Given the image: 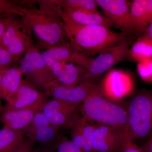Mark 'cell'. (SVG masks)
<instances>
[{
    "label": "cell",
    "mask_w": 152,
    "mask_h": 152,
    "mask_svg": "<svg viewBox=\"0 0 152 152\" xmlns=\"http://www.w3.org/2000/svg\"><path fill=\"white\" fill-rule=\"evenodd\" d=\"M25 27L26 25L22 20L12 19L0 40V48L6 49L13 38Z\"/></svg>",
    "instance_id": "obj_23"
},
{
    "label": "cell",
    "mask_w": 152,
    "mask_h": 152,
    "mask_svg": "<svg viewBox=\"0 0 152 152\" xmlns=\"http://www.w3.org/2000/svg\"><path fill=\"white\" fill-rule=\"evenodd\" d=\"M31 31L26 26L13 38L6 50L12 56L17 59L19 56L24 54L31 47L33 46V42L30 33Z\"/></svg>",
    "instance_id": "obj_21"
},
{
    "label": "cell",
    "mask_w": 152,
    "mask_h": 152,
    "mask_svg": "<svg viewBox=\"0 0 152 152\" xmlns=\"http://www.w3.org/2000/svg\"><path fill=\"white\" fill-rule=\"evenodd\" d=\"M103 14L117 28L129 37L135 34L131 15V2L126 0H96Z\"/></svg>",
    "instance_id": "obj_8"
},
{
    "label": "cell",
    "mask_w": 152,
    "mask_h": 152,
    "mask_svg": "<svg viewBox=\"0 0 152 152\" xmlns=\"http://www.w3.org/2000/svg\"><path fill=\"white\" fill-rule=\"evenodd\" d=\"M75 50L69 42L47 49L41 53L44 63L51 69L55 63L70 62Z\"/></svg>",
    "instance_id": "obj_18"
},
{
    "label": "cell",
    "mask_w": 152,
    "mask_h": 152,
    "mask_svg": "<svg viewBox=\"0 0 152 152\" xmlns=\"http://www.w3.org/2000/svg\"><path fill=\"white\" fill-rule=\"evenodd\" d=\"M126 136L108 126L95 125L93 151L94 152H118L123 140Z\"/></svg>",
    "instance_id": "obj_12"
},
{
    "label": "cell",
    "mask_w": 152,
    "mask_h": 152,
    "mask_svg": "<svg viewBox=\"0 0 152 152\" xmlns=\"http://www.w3.org/2000/svg\"><path fill=\"white\" fill-rule=\"evenodd\" d=\"M80 114L70 120L64 127L70 130L72 141L76 146L82 150L84 126L86 120Z\"/></svg>",
    "instance_id": "obj_22"
},
{
    "label": "cell",
    "mask_w": 152,
    "mask_h": 152,
    "mask_svg": "<svg viewBox=\"0 0 152 152\" xmlns=\"http://www.w3.org/2000/svg\"><path fill=\"white\" fill-rule=\"evenodd\" d=\"M131 46V41L127 39L94 56L80 55L77 65L86 71L83 80L96 82L114 66L126 59Z\"/></svg>",
    "instance_id": "obj_5"
},
{
    "label": "cell",
    "mask_w": 152,
    "mask_h": 152,
    "mask_svg": "<svg viewBox=\"0 0 152 152\" xmlns=\"http://www.w3.org/2000/svg\"><path fill=\"white\" fill-rule=\"evenodd\" d=\"M128 134L132 140L152 136V89L137 91L127 104Z\"/></svg>",
    "instance_id": "obj_4"
},
{
    "label": "cell",
    "mask_w": 152,
    "mask_h": 152,
    "mask_svg": "<svg viewBox=\"0 0 152 152\" xmlns=\"http://www.w3.org/2000/svg\"><path fill=\"white\" fill-rule=\"evenodd\" d=\"M7 69H0V83H1V80L2 77L4 73L5 72Z\"/></svg>",
    "instance_id": "obj_37"
},
{
    "label": "cell",
    "mask_w": 152,
    "mask_h": 152,
    "mask_svg": "<svg viewBox=\"0 0 152 152\" xmlns=\"http://www.w3.org/2000/svg\"><path fill=\"white\" fill-rule=\"evenodd\" d=\"M25 132L4 127L0 129V152H14L24 143Z\"/></svg>",
    "instance_id": "obj_19"
},
{
    "label": "cell",
    "mask_w": 152,
    "mask_h": 152,
    "mask_svg": "<svg viewBox=\"0 0 152 152\" xmlns=\"http://www.w3.org/2000/svg\"><path fill=\"white\" fill-rule=\"evenodd\" d=\"M2 111V107L1 106V103L0 102V114H1V113Z\"/></svg>",
    "instance_id": "obj_38"
},
{
    "label": "cell",
    "mask_w": 152,
    "mask_h": 152,
    "mask_svg": "<svg viewBox=\"0 0 152 152\" xmlns=\"http://www.w3.org/2000/svg\"><path fill=\"white\" fill-rule=\"evenodd\" d=\"M96 82L83 80L75 86L65 87L54 81L45 87L47 96L74 104L81 105L94 88Z\"/></svg>",
    "instance_id": "obj_9"
},
{
    "label": "cell",
    "mask_w": 152,
    "mask_h": 152,
    "mask_svg": "<svg viewBox=\"0 0 152 152\" xmlns=\"http://www.w3.org/2000/svg\"><path fill=\"white\" fill-rule=\"evenodd\" d=\"M57 2L61 7L75 10L98 11L99 8L96 0H63Z\"/></svg>",
    "instance_id": "obj_24"
},
{
    "label": "cell",
    "mask_w": 152,
    "mask_h": 152,
    "mask_svg": "<svg viewBox=\"0 0 152 152\" xmlns=\"http://www.w3.org/2000/svg\"><path fill=\"white\" fill-rule=\"evenodd\" d=\"M34 152H56L53 147H43L41 148L34 150Z\"/></svg>",
    "instance_id": "obj_36"
},
{
    "label": "cell",
    "mask_w": 152,
    "mask_h": 152,
    "mask_svg": "<svg viewBox=\"0 0 152 152\" xmlns=\"http://www.w3.org/2000/svg\"><path fill=\"white\" fill-rule=\"evenodd\" d=\"M141 148L143 152H152V136L148 139Z\"/></svg>",
    "instance_id": "obj_34"
},
{
    "label": "cell",
    "mask_w": 152,
    "mask_h": 152,
    "mask_svg": "<svg viewBox=\"0 0 152 152\" xmlns=\"http://www.w3.org/2000/svg\"><path fill=\"white\" fill-rule=\"evenodd\" d=\"M12 19V18L10 17H3L0 18V40L2 37L5 30Z\"/></svg>",
    "instance_id": "obj_32"
},
{
    "label": "cell",
    "mask_w": 152,
    "mask_h": 152,
    "mask_svg": "<svg viewBox=\"0 0 152 152\" xmlns=\"http://www.w3.org/2000/svg\"><path fill=\"white\" fill-rule=\"evenodd\" d=\"M47 96L26 80L12 96L6 100V110H15L25 108L37 102Z\"/></svg>",
    "instance_id": "obj_13"
},
{
    "label": "cell",
    "mask_w": 152,
    "mask_h": 152,
    "mask_svg": "<svg viewBox=\"0 0 152 152\" xmlns=\"http://www.w3.org/2000/svg\"><path fill=\"white\" fill-rule=\"evenodd\" d=\"M142 35L145 36L152 40V20Z\"/></svg>",
    "instance_id": "obj_35"
},
{
    "label": "cell",
    "mask_w": 152,
    "mask_h": 152,
    "mask_svg": "<svg viewBox=\"0 0 152 152\" xmlns=\"http://www.w3.org/2000/svg\"><path fill=\"white\" fill-rule=\"evenodd\" d=\"M23 76L20 68L10 67L6 70L0 83V98L6 100L12 96L20 86Z\"/></svg>",
    "instance_id": "obj_17"
},
{
    "label": "cell",
    "mask_w": 152,
    "mask_h": 152,
    "mask_svg": "<svg viewBox=\"0 0 152 152\" xmlns=\"http://www.w3.org/2000/svg\"><path fill=\"white\" fill-rule=\"evenodd\" d=\"M64 25L68 40L75 51L88 56H94L129 39L124 33L103 26H81L64 22Z\"/></svg>",
    "instance_id": "obj_2"
},
{
    "label": "cell",
    "mask_w": 152,
    "mask_h": 152,
    "mask_svg": "<svg viewBox=\"0 0 152 152\" xmlns=\"http://www.w3.org/2000/svg\"><path fill=\"white\" fill-rule=\"evenodd\" d=\"M60 127L52 124L41 128L28 136V139L34 142H47L52 140L56 137Z\"/></svg>",
    "instance_id": "obj_25"
},
{
    "label": "cell",
    "mask_w": 152,
    "mask_h": 152,
    "mask_svg": "<svg viewBox=\"0 0 152 152\" xmlns=\"http://www.w3.org/2000/svg\"><path fill=\"white\" fill-rule=\"evenodd\" d=\"M20 69L26 80L38 90H44L47 85L55 81L51 70L46 65L41 53L34 45L24 54Z\"/></svg>",
    "instance_id": "obj_7"
},
{
    "label": "cell",
    "mask_w": 152,
    "mask_h": 152,
    "mask_svg": "<svg viewBox=\"0 0 152 152\" xmlns=\"http://www.w3.org/2000/svg\"><path fill=\"white\" fill-rule=\"evenodd\" d=\"M60 18L64 23L81 26H102L111 29L114 27L111 21L99 11L61 7Z\"/></svg>",
    "instance_id": "obj_11"
},
{
    "label": "cell",
    "mask_w": 152,
    "mask_h": 152,
    "mask_svg": "<svg viewBox=\"0 0 152 152\" xmlns=\"http://www.w3.org/2000/svg\"><path fill=\"white\" fill-rule=\"evenodd\" d=\"M130 10L135 34L141 36L152 20V0H134Z\"/></svg>",
    "instance_id": "obj_16"
},
{
    "label": "cell",
    "mask_w": 152,
    "mask_h": 152,
    "mask_svg": "<svg viewBox=\"0 0 152 152\" xmlns=\"http://www.w3.org/2000/svg\"><path fill=\"white\" fill-rule=\"evenodd\" d=\"M53 148L56 152H84L64 136L59 139Z\"/></svg>",
    "instance_id": "obj_29"
},
{
    "label": "cell",
    "mask_w": 152,
    "mask_h": 152,
    "mask_svg": "<svg viewBox=\"0 0 152 152\" xmlns=\"http://www.w3.org/2000/svg\"><path fill=\"white\" fill-rule=\"evenodd\" d=\"M95 125L86 120L83 129V147L82 151L84 152H94L92 142Z\"/></svg>",
    "instance_id": "obj_27"
},
{
    "label": "cell",
    "mask_w": 152,
    "mask_h": 152,
    "mask_svg": "<svg viewBox=\"0 0 152 152\" xmlns=\"http://www.w3.org/2000/svg\"><path fill=\"white\" fill-rule=\"evenodd\" d=\"M80 106L53 99L45 103L41 111L51 124L61 127L80 114Z\"/></svg>",
    "instance_id": "obj_10"
},
{
    "label": "cell",
    "mask_w": 152,
    "mask_h": 152,
    "mask_svg": "<svg viewBox=\"0 0 152 152\" xmlns=\"http://www.w3.org/2000/svg\"><path fill=\"white\" fill-rule=\"evenodd\" d=\"M55 81L65 87H72L83 81L86 71L80 66L71 62H58L51 68Z\"/></svg>",
    "instance_id": "obj_15"
},
{
    "label": "cell",
    "mask_w": 152,
    "mask_h": 152,
    "mask_svg": "<svg viewBox=\"0 0 152 152\" xmlns=\"http://www.w3.org/2000/svg\"><path fill=\"white\" fill-rule=\"evenodd\" d=\"M34 142L29 139L27 140L16 151L14 152H27L29 150L34 148Z\"/></svg>",
    "instance_id": "obj_33"
},
{
    "label": "cell",
    "mask_w": 152,
    "mask_h": 152,
    "mask_svg": "<svg viewBox=\"0 0 152 152\" xmlns=\"http://www.w3.org/2000/svg\"><path fill=\"white\" fill-rule=\"evenodd\" d=\"M152 58V40L141 35L130 48L127 59L138 64Z\"/></svg>",
    "instance_id": "obj_20"
},
{
    "label": "cell",
    "mask_w": 152,
    "mask_h": 152,
    "mask_svg": "<svg viewBox=\"0 0 152 152\" xmlns=\"http://www.w3.org/2000/svg\"><path fill=\"white\" fill-rule=\"evenodd\" d=\"M17 15L47 49L69 42L64 22L55 14L44 9L18 7Z\"/></svg>",
    "instance_id": "obj_3"
},
{
    "label": "cell",
    "mask_w": 152,
    "mask_h": 152,
    "mask_svg": "<svg viewBox=\"0 0 152 152\" xmlns=\"http://www.w3.org/2000/svg\"><path fill=\"white\" fill-rule=\"evenodd\" d=\"M50 124L42 112L39 111L35 114L31 122L24 131L26 136L28 137L39 129L48 126Z\"/></svg>",
    "instance_id": "obj_26"
},
{
    "label": "cell",
    "mask_w": 152,
    "mask_h": 152,
    "mask_svg": "<svg viewBox=\"0 0 152 152\" xmlns=\"http://www.w3.org/2000/svg\"><path fill=\"white\" fill-rule=\"evenodd\" d=\"M15 59H16L6 49L0 48V69H8Z\"/></svg>",
    "instance_id": "obj_31"
},
{
    "label": "cell",
    "mask_w": 152,
    "mask_h": 152,
    "mask_svg": "<svg viewBox=\"0 0 152 152\" xmlns=\"http://www.w3.org/2000/svg\"><path fill=\"white\" fill-rule=\"evenodd\" d=\"M47 101L46 97L44 98L28 107L6 110L2 118L4 126L15 130H24L31 122L36 113L41 111Z\"/></svg>",
    "instance_id": "obj_14"
},
{
    "label": "cell",
    "mask_w": 152,
    "mask_h": 152,
    "mask_svg": "<svg viewBox=\"0 0 152 152\" xmlns=\"http://www.w3.org/2000/svg\"><path fill=\"white\" fill-rule=\"evenodd\" d=\"M137 69L142 80L152 83V58L137 64Z\"/></svg>",
    "instance_id": "obj_28"
},
{
    "label": "cell",
    "mask_w": 152,
    "mask_h": 152,
    "mask_svg": "<svg viewBox=\"0 0 152 152\" xmlns=\"http://www.w3.org/2000/svg\"><path fill=\"white\" fill-rule=\"evenodd\" d=\"M118 152H143L140 148L128 136L125 137Z\"/></svg>",
    "instance_id": "obj_30"
},
{
    "label": "cell",
    "mask_w": 152,
    "mask_h": 152,
    "mask_svg": "<svg viewBox=\"0 0 152 152\" xmlns=\"http://www.w3.org/2000/svg\"><path fill=\"white\" fill-rule=\"evenodd\" d=\"M2 17H3L2 15H0V18H2Z\"/></svg>",
    "instance_id": "obj_39"
},
{
    "label": "cell",
    "mask_w": 152,
    "mask_h": 152,
    "mask_svg": "<svg viewBox=\"0 0 152 152\" xmlns=\"http://www.w3.org/2000/svg\"><path fill=\"white\" fill-rule=\"evenodd\" d=\"M80 112L91 124L108 126L129 136L127 104L105 97L100 91L97 83L81 104Z\"/></svg>",
    "instance_id": "obj_1"
},
{
    "label": "cell",
    "mask_w": 152,
    "mask_h": 152,
    "mask_svg": "<svg viewBox=\"0 0 152 152\" xmlns=\"http://www.w3.org/2000/svg\"><path fill=\"white\" fill-rule=\"evenodd\" d=\"M100 91L110 100L121 102L130 95L134 88L132 74L129 71L112 69L97 83Z\"/></svg>",
    "instance_id": "obj_6"
}]
</instances>
